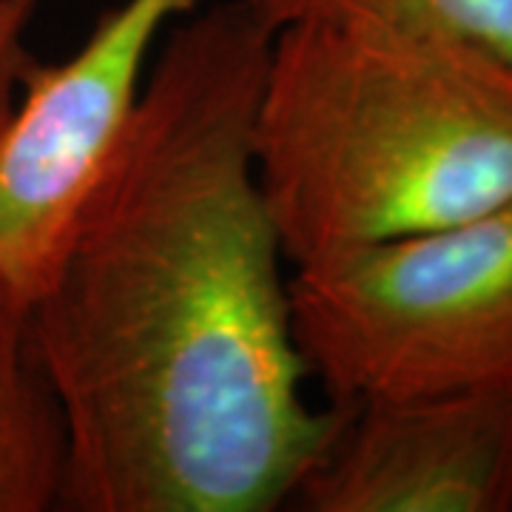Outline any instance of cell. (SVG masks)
<instances>
[{
  "instance_id": "cell-2",
  "label": "cell",
  "mask_w": 512,
  "mask_h": 512,
  "mask_svg": "<svg viewBox=\"0 0 512 512\" xmlns=\"http://www.w3.org/2000/svg\"><path fill=\"white\" fill-rule=\"evenodd\" d=\"M256 177L296 271L512 200V63L376 23L279 29Z\"/></svg>"
},
{
  "instance_id": "cell-4",
  "label": "cell",
  "mask_w": 512,
  "mask_h": 512,
  "mask_svg": "<svg viewBox=\"0 0 512 512\" xmlns=\"http://www.w3.org/2000/svg\"><path fill=\"white\" fill-rule=\"evenodd\" d=\"M197 0H123L60 63H29L0 128V296L32 311L126 134L151 57Z\"/></svg>"
},
{
  "instance_id": "cell-8",
  "label": "cell",
  "mask_w": 512,
  "mask_h": 512,
  "mask_svg": "<svg viewBox=\"0 0 512 512\" xmlns=\"http://www.w3.org/2000/svg\"><path fill=\"white\" fill-rule=\"evenodd\" d=\"M37 0H0V128L15 106L23 72L32 55L26 35L32 29Z\"/></svg>"
},
{
  "instance_id": "cell-5",
  "label": "cell",
  "mask_w": 512,
  "mask_h": 512,
  "mask_svg": "<svg viewBox=\"0 0 512 512\" xmlns=\"http://www.w3.org/2000/svg\"><path fill=\"white\" fill-rule=\"evenodd\" d=\"M336 404L339 421L285 507L512 512V390Z\"/></svg>"
},
{
  "instance_id": "cell-3",
  "label": "cell",
  "mask_w": 512,
  "mask_h": 512,
  "mask_svg": "<svg viewBox=\"0 0 512 512\" xmlns=\"http://www.w3.org/2000/svg\"><path fill=\"white\" fill-rule=\"evenodd\" d=\"M291 308L330 402L512 390V200L302 268Z\"/></svg>"
},
{
  "instance_id": "cell-1",
  "label": "cell",
  "mask_w": 512,
  "mask_h": 512,
  "mask_svg": "<svg viewBox=\"0 0 512 512\" xmlns=\"http://www.w3.org/2000/svg\"><path fill=\"white\" fill-rule=\"evenodd\" d=\"M271 43L245 0L168 29L29 311L66 430L60 510H279L339 421L305 396L256 177Z\"/></svg>"
},
{
  "instance_id": "cell-6",
  "label": "cell",
  "mask_w": 512,
  "mask_h": 512,
  "mask_svg": "<svg viewBox=\"0 0 512 512\" xmlns=\"http://www.w3.org/2000/svg\"><path fill=\"white\" fill-rule=\"evenodd\" d=\"M66 430L37 365L29 308L0 296V512L60 510Z\"/></svg>"
},
{
  "instance_id": "cell-7",
  "label": "cell",
  "mask_w": 512,
  "mask_h": 512,
  "mask_svg": "<svg viewBox=\"0 0 512 512\" xmlns=\"http://www.w3.org/2000/svg\"><path fill=\"white\" fill-rule=\"evenodd\" d=\"M276 35L302 23H376L453 37L512 63V0H245Z\"/></svg>"
}]
</instances>
